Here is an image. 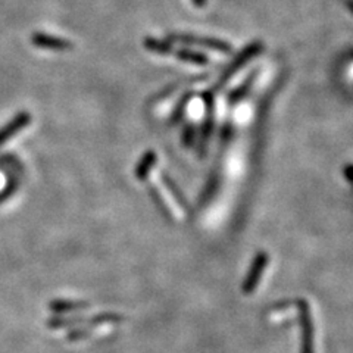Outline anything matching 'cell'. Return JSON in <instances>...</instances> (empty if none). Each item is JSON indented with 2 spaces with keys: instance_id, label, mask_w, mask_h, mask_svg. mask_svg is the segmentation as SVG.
Here are the masks:
<instances>
[{
  "instance_id": "1",
  "label": "cell",
  "mask_w": 353,
  "mask_h": 353,
  "mask_svg": "<svg viewBox=\"0 0 353 353\" xmlns=\"http://www.w3.org/2000/svg\"><path fill=\"white\" fill-rule=\"evenodd\" d=\"M31 43L39 49H46L53 52H66V50H71L74 46L71 41L46 34V32H32Z\"/></svg>"
},
{
  "instance_id": "2",
  "label": "cell",
  "mask_w": 353,
  "mask_h": 353,
  "mask_svg": "<svg viewBox=\"0 0 353 353\" xmlns=\"http://www.w3.org/2000/svg\"><path fill=\"white\" fill-rule=\"evenodd\" d=\"M31 119L32 117L27 110H22V112L17 114L6 125L0 128V146L5 145L9 139L15 137L19 131L27 128L31 124Z\"/></svg>"
},
{
  "instance_id": "3",
  "label": "cell",
  "mask_w": 353,
  "mask_h": 353,
  "mask_svg": "<svg viewBox=\"0 0 353 353\" xmlns=\"http://www.w3.org/2000/svg\"><path fill=\"white\" fill-rule=\"evenodd\" d=\"M171 40L180 41L183 44H192V46H203L212 50H218L223 53H228L231 49L227 43L215 40V39H199V37H192V36H171Z\"/></svg>"
},
{
  "instance_id": "4",
  "label": "cell",
  "mask_w": 353,
  "mask_h": 353,
  "mask_svg": "<svg viewBox=\"0 0 353 353\" xmlns=\"http://www.w3.org/2000/svg\"><path fill=\"white\" fill-rule=\"evenodd\" d=\"M302 353H314V331L307 305H302Z\"/></svg>"
},
{
  "instance_id": "5",
  "label": "cell",
  "mask_w": 353,
  "mask_h": 353,
  "mask_svg": "<svg viewBox=\"0 0 353 353\" xmlns=\"http://www.w3.org/2000/svg\"><path fill=\"white\" fill-rule=\"evenodd\" d=\"M267 262H268L267 255H263V253H261V255L256 258L255 263H253L252 272L249 274V277L246 279V283H245V292L246 293H249V292H252L253 289H255V285L258 284L261 275H262V271L265 268V265H267Z\"/></svg>"
},
{
  "instance_id": "6",
  "label": "cell",
  "mask_w": 353,
  "mask_h": 353,
  "mask_svg": "<svg viewBox=\"0 0 353 353\" xmlns=\"http://www.w3.org/2000/svg\"><path fill=\"white\" fill-rule=\"evenodd\" d=\"M88 307V302L81 301H66V299H54L49 303V309L54 314L80 311V309Z\"/></svg>"
},
{
  "instance_id": "7",
  "label": "cell",
  "mask_w": 353,
  "mask_h": 353,
  "mask_svg": "<svg viewBox=\"0 0 353 353\" xmlns=\"http://www.w3.org/2000/svg\"><path fill=\"white\" fill-rule=\"evenodd\" d=\"M85 323L84 316H72V318H59L53 316L52 319L46 323V325L52 330H59V328H68V327H77Z\"/></svg>"
},
{
  "instance_id": "8",
  "label": "cell",
  "mask_w": 353,
  "mask_h": 353,
  "mask_svg": "<svg viewBox=\"0 0 353 353\" xmlns=\"http://www.w3.org/2000/svg\"><path fill=\"white\" fill-rule=\"evenodd\" d=\"M175 54L181 61L193 62V63H197V65H205L208 62L206 57H203V54L196 53V52H190V50H179V52H175Z\"/></svg>"
},
{
  "instance_id": "9",
  "label": "cell",
  "mask_w": 353,
  "mask_h": 353,
  "mask_svg": "<svg viewBox=\"0 0 353 353\" xmlns=\"http://www.w3.org/2000/svg\"><path fill=\"white\" fill-rule=\"evenodd\" d=\"M154 153H152V152H149L145 158H143V161L139 163V167H137V170H136V174H137V179H140V180H143V179H146V175H148V172H149V168H150V165H152V162H154Z\"/></svg>"
},
{
  "instance_id": "10",
  "label": "cell",
  "mask_w": 353,
  "mask_h": 353,
  "mask_svg": "<svg viewBox=\"0 0 353 353\" xmlns=\"http://www.w3.org/2000/svg\"><path fill=\"white\" fill-rule=\"evenodd\" d=\"M118 321H121V316H118L115 314H102V315H97V316L87 319V323L92 325L106 324V323H118Z\"/></svg>"
},
{
  "instance_id": "11",
  "label": "cell",
  "mask_w": 353,
  "mask_h": 353,
  "mask_svg": "<svg viewBox=\"0 0 353 353\" xmlns=\"http://www.w3.org/2000/svg\"><path fill=\"white\" fill-rule=\"evenodd\" d=\"M88 336H90V330L75 328V330L71 331V333H68V336H66V340H68V341H79L81 339H87Z\"/></svg>"
},
{
  "instance_id": "12",
  "label": "cell",
  "mask_w": 353,
  "mask_h": 353,
  "mask_svg": "<svg viewBox=\"0 0 353 353\" xmlns=\"http://www.w3.org/2000/svg\"><path fill=\"white\" fill-rule=\"evenodd\" d=\"M192 2L194 3V6L197 8H203L206 5V0H192Z\"/></svg>"
}]
</instances>
